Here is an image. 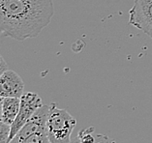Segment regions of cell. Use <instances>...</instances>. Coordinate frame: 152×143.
I'll list each match as a JSON object with an SVG mask.
<instances>
[{"label":"cell","instance_id":"cell-1","mask_svg":"<svg viewBox=\"0 0 152 143\" xmlns=\"http://www.w3.org/2000/svg\"><path fill=\"white\" fill-rule=\"evenodd\" d=\"M53 14V0H0V32L18 41L35 38Z\"/></svg>","mask_w":152,"mask_h":143},{"label":"cell","instance_id":"cell-2","mask_svg":"<svg viewBox=\"0 0 152 143\" xmlns=\"http://www.w3.org/2000/svg\"><path fill=\"white\" fill-rule=\"evenodd\" d=\"M47 118V134L50 143H69L77 120L66 109L51 104Z\"/></svg>","mask_w":152,"mask_h":143},{"label":"cell","instance_id":"cell-3","mask_svg":"<svg viewBox=\"0 0 152 143\" xmlns=\"http://www.w3.org/2000/svg\"><path fill=\"white\" fill-rule=\"evenodd\" d=\"M43 105L42 99L36 93L28 92L24 93L20 97V107L16 120L11 125V133H10V141L16 136V134L20 131L25 123L31 118L33 114Z\"/></svg>","mask_w":152,"mask_h":143},{"label":"cell","instance_id":"cell-4","mask_svg":"<svg viewBox=\"0 0 152 143\" xmlns=\"http://www.w3.org/2000/svg\"><path fill=\"white\" fill-rule=\"evenodd\" d=\"M129 23L152 39V0H135L129 11Z\"/></svg>","mask_w":152,"mask_h":143},{"label":"cell","instance_id":"cell-5","mask_svg":"<svg viewBox=\"0 0 152 143\" xmlns=\"http://www.w3.org/2000/svg\"><path fill=\"white\" fill-rule=\"evenodd\" d=\"M24 91V83L16 72L7 70L0 75V97L20 98Z\"/></svg>","mask_w":152,"mask_h":143},{"label":"cell","instance_id":"cell-6","mask_svg":"<svg viewBox=\"0 0 152 143\" xmlns=\"http://www.w3.org/2000/svg\"><path fill=\"white\" fill-rule=\"evenodd\" d=\"M69 143H116L109 135L98 133L94 127L80 130L76 137L71 139Z\"/></svg>","mask_w":152,"mask_h":143},{"label":"cell","instance_id":"cell-7","mask_svg":"<svg viewBox=\"0 0 152 143\" xmlns=\"http://www.w3.org/2000/svg\"><path fill=\"white\" fill-rule=\"evenodd\" d=\"M20 107V98H3L2 118L1 121L8 125H12L16 120Z\"/></svg>","mask_w":152,"mask_h":143},{"label":"cell","instance_id":"cell-8","mask_svg":"<svg viewBox=\"0 0 152 143\" xmlns=\"http://www.w3.org/2000/svg\"><path fill=\"white\" fill-rule=\"evenodd\" d=\"M9 143H50L47 134V129L29 134L18 133Z\"/></svg>","mask_w":152,"mask_h":143},{"label":"cell","instance_id":"cell-9","mask_svg":"<svg viewBox=\"0 0 152 143\" xmlns=\"http://www.w3.org/2000/svg\"><path fill=\"white\" fill-rule=\"evenodd\" d=\"M10 133L11 126L0 120V143H9L10 142Z\"/></svg>","mask_w":152,"mask_h":143},{"label":"cell","instance_id":"cell-10","mask_svg":"<svg viewBox=\"0 0 152 143\" xmlns=\"http://www.w3.org/2000/svg\"><path fill=\"white\" fill-rule=\"evenodd\" d=\"M7 70H8V66H7L5 60L3 59V57L1 56V54H0V75L5 71H7Z\"/></svg>","mask_w":152,"mask_h":143},{"label":"cell","instance_id":"cell-11","mask_svg":"<svg viewBox=\"0 0 152 143\" xmlns=\"http://www.w3.org/2000/svg\"><path fill=\"white\" fill-rule=\"evenodd\" d=\"M2 106H3V98L0 97V120L2 118Z\"/></svg>","mask_w":152,"mask_h":143},{"label":"cell","instance_id":"cell-12","mask_svg":"<svg viewBox=\"0 0 152 143\" xmlns=\"http://www.w3.org/2000/svg\"><path fill=\"white\" fill-rule=\"evenodd\" d=\"M0 33H1V32H0Z\"/></svg>","mask_w":152,"mask_h":143}]
</instances>
